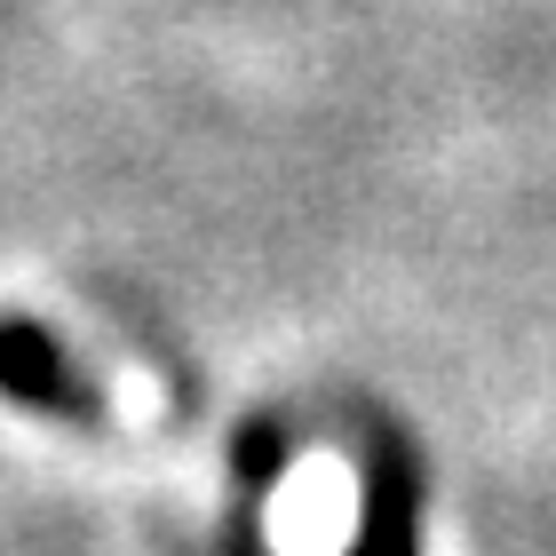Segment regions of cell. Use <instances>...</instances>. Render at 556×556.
<instances>
[{
    "label": "cell",
    "mask_w": 556,
    "mask_h": 556,
    "mask_svg": "<svg viewBox=\"0 0 556 556\" xmlns=\"http://www.w3.org/2000/svg\"><path fill=\"white\" fill-rule=\"evenodd\" d=\"M350 533H358V485L334 462L294 469L287 493H278V548L287 556H334Z\"/></svg>",
    "instance_id": "obj_1"
}]
</instances>
